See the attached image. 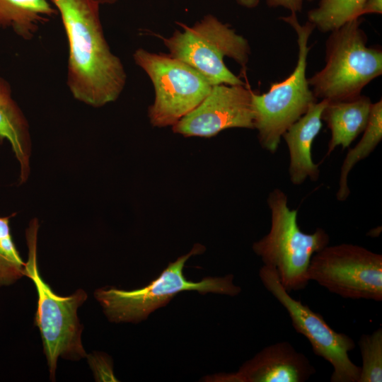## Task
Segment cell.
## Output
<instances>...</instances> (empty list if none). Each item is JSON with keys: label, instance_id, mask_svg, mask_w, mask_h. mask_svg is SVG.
I'll list each match as a JSON object with an SVG mask.
<instances>
[{"label": "cell", "instance_id": "obj_1", "mask_svg": "<svg viewBox=\"0 0 382 382\" xmlns=\"http://www.w3.org/2000/svg\"><path fill=\"white\" fill-rule=\"evenodd\" d=\"M59 13L69 45L67 86L93 108L115 101L126 83L120 59L105 37L97 0H50Z\"/></svg>", "mask_w": 382, "mask_h": 382}, {"label": "cell", "instance_id": "obj_2", "mask_svg": "<svg viewBox=\"0 0 382 382\" xmlns=\"http://www.w3.org/2000/svg\"><path fill=\"white\" fill-rule=\"evenodd\" d=\"M38 230V219L34 218L25 230L28 249L25 276L33 282L37 293L35 324L41 335L50 379L54 381L59 358L77 361L86 357L81 341L83 326L77 311L88 295L79 289L69 296H61L44 281L37 265Z\"/></svg>", "mask_w": 382, "mask_h": 382}, {"label": "cell", "instance_id": "obj_3", "mask_svg": "<svg viewBox=\"0 0 382 382\" xmlns=\"http://www.w3.org/2000/svg\"><path fill=\"white\" fill-rule=\"evenodd\" d=\"M360 18L332 30L326 41L325 64L308 79L316 100L341 101L361 95L382 74V50L368 47Z\"/></svg>", "mask_w": 382, "mask_h": 382}, {"label": "cell", "instance_id": "obj_4", "mask_svg": "<svg viewBox=\"0 0 382 382\" xmlns=\"http://www.w3.org/2000/svg\"><path fill=\"white\" fill-rule=\"evenodd\" d=\"M204 247L195 244L187 254L170 262L161 274L144 287L124 290L115 287L100 288L94 296L103 312L112 323H139L155 310L166 306L175 295L183 291H197L201 294L214 293L235 296L241 288L233 283V275L207 277L192 282L183 274L187 260L201 254Z\"/></svg>", "mask_w": 382, "mask_h": 382}, {"label": "cell", "instance_id": "obj_5", "mask_svg": "<svg viewBox=\"0 0 382 382\" xmlns=\"http://www.w3.org/2000/svg\"><path fill=\"white\" fill-rule=\"evenodd\" d=\"M286 195L277 188L270 192L267 204L271 212L270 231L253 245L254 253L265 265L273 267L289 293L306 287L312 256L328 245L330 236L322 228L312 233L303 232L297 223V209L288 207Z\"/></svg>", "mask_w": 382, "mask_h": 382}, {"label": "cell", "instance_id": "obj_6", "mask_svg": "<svg viewBox=\"0 0 382 382\" xmlns=\"http://www.w3.org/2000/svg\"><path fill=\"white\" fill-rule=\"evenodd\" d=\"M280 18L289 24L297 35L296 65L286 79L272 83L267 92L252 93L254 129L257 130L260 146L270 153L276 152L283 134L317 102L306 77L307 57L311 49L308 41L315 26L308 21L300 23L296 13Z\"/></svg>", "mask_w": 382, "mask_h": 382}, {"label": "cell", "instance_id": "obj_7", "mask_svg": "<svg viewBox=\"0 0 382 382\" xmlns=\"http://www.w3.org/2000/svg\"><path fill=\"white\" fill-rule=\"evenodd\" d=\"M183 30H175L168 38L162 37L169 55L201 74L212 85H245L226 66L225 57L243 68L250 54L248 41L227 24L211 14L192 26L179 23Z\"/></svg>", "mask_w": 382, "mask_h": 382}, {"label": "cell", "instance_id": "obj_8", "mask_svg": "<svg viewBox=\"0 0 382 382\" xmlns=\"http://www.w3.org/2000/svg\"><path fill=\"white\" fill-rule=\"evenodd\" d=\"M133 58L154 87L155 100L148 111L154 127L173 126L194 110L211 90L212 85L201 74L169 54L139 48Z\"/></svg>", "mask_w": 382, "mask_h": 382}, {"label": "cell", "instance_id": "obj_9", "mask_svg": "<svg viewBox=\"0 0 382 382\" xmlns=\"http://www.w3.org/2000/svg\"><path fill=\"white\" fill-rule=\"evenodd\" d=\"M308 274L342 298L382 301V255L364 247L327 245L312 256Z\"/></svg>", "mask_w": 382, "mask_h": 382}, {"label": "cell", "instance_id": "obj_10", "mask_svg": "<svg viewBox=\"0 0 382 382\" xmlns=\"http://www.w3.org/2000/svg\"><path fill=\"white\" fill-rule=\"evenodd\" d=\"M265 288L287 311L294 329L310 342L314 354L332 366L331 382H359L361 367L349 358L355 347L352 337L330 328L323 317L292 298L282 285L276 270L263 265L259 271Z\"/></svg>", "mask_w": 382, "mask_h": 382}, {"label": "cell", "instance_id": "obj_11", "mask_svg": "<svg viewBox=\"0 0 382 382\" xmlns=\"http://www.w3.org/2000/svg\"><path fill=\"white\" fill-rule=\"evenodd\" d=\"M252 93L245 85H213L205 98L172 126L173 131L211 137L229 128L254 129Z\"/></svg>", "mask_w": 382, "mask_h": 382}, {"label": "cell", "instance_id": "obj_12", "mask_svg": "<svg viewBox=\"0 0 382 382\" xmlns=\"http://www.w3.org/2000/svg\"><path fill=\"white\" fill-rule=\"evenodd\" d=\"M303 353L287 342L270 345L245 361L236 373L206 376L214 382H304L316 373Z\"/></svg>", "mask_w": 382, "mask_h": 382}, {"label": "cell", "instance_id": "obj_13", "mask_svg": "<svg viewBox=\"0 0 382 382\" xmlns=\"http://www.w3.org/2000/svg\"><path fill=\"white\" fill-rule=\"evenodd\" d=\"M327 103L326 100L313 103L282 137L289 149V175L294 185H301L307 178L312 181L318 180L319 165L313 161L311 149L313 142L321 129V115Z\"/></svg>", "mask_w": 382, "mask_h": 382}, {"label": "cell", "instance_id": "obj_14", "mask_svg": "<svg viewBox=\"0 0 382 382\" xmlns=\"http://www.w3.org/2000/svg\"><path fill=\"white\" fill-rule=\"evenodd\" d=\"M372 103L367 96L360 95L354 99L328 101L321 119L331 132L326 156L338 146L343 149L365 129L370 116Z\"/></svg>", "mask_w": 382, "mask_h": 382}, {"label": "cell", "instance_id": "obj_15", "mask_svg": "<svg viewBox=\"0 0 382 382\" xmlns=\"http://www.w3.org/2000/svg\"><path fill=\"white\" fill-rule=\"evenodd\" d=\"M7 140L20 166L19 182L28 179L32 142L28 122L12 98L9 83L0 77V142Z\"/></svg>", "mask_w": 382, "mask_h": 382}, {"label": "cell", "instance_id": "obj_16", "mask_svg": "<svg viewBox=\"0 0 382 382\" xmlns=\"http://www.w3.org/2000/svg\"><path fill=\"white\" fill-rule=\"evenodd\" d=\"M57 14L47 0H0V28H11L25 40Z\"/></svg>", "mask_w": 382, "mask_h": 382}, {"label": "cell", "instance_id": "obj_17", "mask_svg": "<svg viewBox=\"0 0 382 382\" xmlns=\"http://www.w3.org/2000/svg\"><path fill=\"white\" fill-rule=\"evenodd\" d=\"M363 136L357 144L347 152L341 166L338 190L339 201H345L350 194L347 177L353 167L368 157L382 139V100L372 103L369 119Z\"/></svg>", "mask_w": 382, "mask_h": 382}, {"label": "cell", "instance_id": "obj_18", "mask_svg": "<svg viewBox=\"0 0 382 382\" xmlns=\"http://www.w3.org/2000/svg\"><path fill=\"white\" fill-rule=\"evenodd\" d=\"M366 0H320L308 12V21L321 33H330L350 21L360 18Z\"/></svg>", "mask_w": 382, "mask_h": 382}, {"label": "cell", "instance_id": "obj_19", "mask_svg": "<svg viewBox=\"0 0 382 382\" xmlns=\"http://www.w3.org/2000/svg\"><path fill=\"white\" fill-rule=\"evenodd\" d=\"M14 215L0 216V286L13 284L25 276V262L11 233L10 219Z\"/></svg>", "mask_w": 382, "mask_h": 382}, {"label": "cell", "instance_id": "obj_20", "mask_svg": "<svg viewBox=\"0 0 382 382\" xmlns=\"http://www.w3.org/2000/svg\"><path fill=\"white\" fill-rule=\"evenodd\" d=\"M361 359L359 382L382 381V328L362 334L358 342Z\"/></svg>", "mask_w": 382, "mask_h": 382}, {"label": "cell", "instance_id": "obj_21", "mask_svg": "<svg viewBox=\"0 0 382 382\" xmlns=\"http://www.w3.org/2000/svg\"><path fill=\"white\" fill-rule=\"evenodd\" d=\"M88 364L97 381H117L112 371V363L106 354L94 352L86 355Z\"/></svg>", "mask_w": 382, "mask_h": 382}, {"label": "cell", "instance_id": "obj_22", "mask_svg": "<svg viewBox=\"0 0 382 382\" xmlns=\"http://www.w3.org/2000/svg\"><path fill=\"white\" fill-rule=\"evenodd\" d=\"M266 2L270 7L282 6L296 13L302 10L303 0H266Z\"/></svg>", "mask_w": 382, "mask_h": 382}, {"label": "cell", "instance_id": "obj_23", "mask_svg": "<svg viewBox=\"0 0 382 382\" xmlns=\"http://www.w3.org/2000/svg\"><path fill=\"white\" fill-rule=\"evenodd\" d=\"M370 13H382V0H366L361 11V16Z\"/></svg>", "mask_w": 382, "mask_h": 382}, {"label": "cell", "instance_id": "obj_24", "mask_svg": "<svg viewBox=\"0 0 382 382\" xmlns=\"http://www.w3.org/2000/svg\"><path fill=\"white\" fill-rule=\"evenodd\" d=\"M240 5L248 8H255L260 3V0H236Z\"/></svg>", "mask_w": 382, "mask_h": 382}, {"label": "cell", "instance_id": "obj_25", "mask_svg": "<svg viewBox=\"0 0 382 382\" xmlns=\"http://www.w3.org/2000/svg\"><path fill=\"white\" fill-rule=\"evenodd\" d=\"M100 4H113L117 1V0H97Z\"/></svg>", "mask_w": 382, "mask_h": 382}, {"label": "cell", "instance_id": "obj_26", "mask_svg": "<svg viewBox=\"0 0 382 382\" xmlns=\"http://www.w3.org/2000/svg\"><path fill=\"white\" fill-rule=\"evenodd\" d=\"M309 1H311V0H309Z\"/></svg>", "mask_w": 382, "mask_h": 382}]
</instances>
